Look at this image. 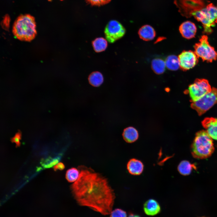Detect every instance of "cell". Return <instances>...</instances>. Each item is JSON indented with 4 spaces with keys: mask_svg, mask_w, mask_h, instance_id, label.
Here are the masks:
<instances>
[{
    "mask_svg": "<svg viewBox=\"0 0 217 217\" xmlns=\"http://www.w3.org/2000/svg\"><path fill=\"white\" fill-rule=\"evenodd\" d=\"M65 168V165L64 164L61 162L57 163L53 167L54 170L56 171L57 170H62Z\"/></svg>",
    "mask_w": 217,
    "mask_h": 217,
    "instance_id": "cell-26",
    "label": "cell"
},
{
    "mask_svg": "<svg viewBox=\"0 0 217 217\" xmlns=\"http://www.w3.org/2000/svg\"><path fill=\"white\" fill-rule=\"evenodd\" d=\"M198 58L194 52L183 51L178 56L180 67L185 71L192 68L198 63Z\"/></svg>",
    "mask_w": 217,
    "mask_h": 217,
    "instance_id": "cell-9",
    "label": "cell"
},
{
    "mask_svg": "<svg viewBox=\"0 0 217 217\" xmlns=\"http://www.w3.org/2000/svg\"><path fill=\"white\" fill-rule=\"evenodd\" d=\"M61 0V1H62V0Z\"/></svg>",
    "mask_w": 217,
    "mask_h": 217,
    "instance_id": "cell-28",
    "label": "cell"
},
{
    "mask_svg": "<svg viewBox=\"0 0 217 217\" xmlns=\"http://www.w3.org/2000/svg\"><path fill=\"white\" fill-rule=\"evenodd\" d=\"M12 32L14 36L20 40L26 42L32 40L37 34L34 17L29 14L20 15L14 23Z\"/></svg>",
    "mask_w": 217,
    "mask_h": 217,
    "instance_id": "cell-3",
    "label": "cell"
},
{
    "mask_svg": "<svg viewBox=\"0 0 217 217\" xmlns=\"http://www.w3.org/2000/svg\"><path fill=\"white\" fill-rule=\"evenodd\" d=\"M128 217H140L138 215H134L133 214H130Z\"/></svg>",
    "mask_w": 217,
    "mask_h": 217,
    "instance_id": "cell-27",
    "label": "cell"
},
{
    "mask_svg": "<svg viewBox=\"0 0 217 217\" xmlns=\"http://www.w3.org/2000/svg\"><path fill=\"white\" fill-rule=\"evenodd\" d=\"M202 124L211 138L217 140V118H205L202 121Z\"/></svg>",
    "mask_w": 217,
    "mask_h": 217,
    "instance_id": "cell-10",
    "label": "cell"
},
{
    "mask_svg": "<svg viewBox=\"0 0 217 217\" xmlns=\"http://www.w3.org/2000/svg\"><path fill=\"white\" fill-rule=\"evenodd\" d=\"M127 167L128 172L134 175H140L144 169V165L142 162L135 158L131 159L128 161Z\"/></svg>",
    "mask_w": 217,
    "mask_h": 217,
    "instance_id": "cell-12",
    "label": "cell"
},
{
    "mask_svg": "<svg viewBox=\"0 0 217 217\" xmlns=\"http://www.w3.org/2000/svg\"><path fill=\"white\" fill-rule=\"evenodd\" d=\"M88 80L91 85L97 87L100 86L103 83L104 78L102 74L100 72L94 71L90 74Z\"/></svg>",
    "mask_w": 217,
    "mask_h": 217,
    "instance_id": "cell-16",
    "label": "cell"
},
{
    "mask_svg": "<svg viewBox=\"0 0 217 217\" xmlns=\"http://www.w3.org/2000/svg\"><path fill=\"white\" fill-rule=\"evenodd\" d=\"M165 62L166 68L170 70H177L180 67L178 57L175 55H171L168 56Z\"/></svg>",
    "mask_w": 217,
    "mask_h": 217,
    "instance_id": "cell-20",
    "label": "cell"
},
{
    "mask_svg": "<svg viewBox=\"0 0 217 217\" xmlns=\"http://www.w3.org/2000/svg\"><path fill=\"white\" fill-rule=\"evenodd\" d=\"M151 67L152 70L155 73L160 74L164 72L166 65L165 61L163 60L157 58L152 60Z\"/></svg>",
    "mask_w": 217,
    "mask_h": 217,
    "instance_id": "cell-19",
    "label": "cell"
},
{
    "mask_svg": "<svg viewBox=\"0 0 217 217\" xmlns=\"http://www.w3.org/2000/svg\"><path fill=\"white\" fill-rule=\"evenodd\" d=\"M70 188L80 206L103 215L110 214L115 195L107 179L101 174L89 169L81 168L78 179Z\"/></svg>",
    "mask_w": 217,
    "mask_h": 217,
    "instance_id": "cell-1",
    "label": "cell"
},
{
    "mask_svg": "<svg viewBox=\"0 0 217 217\" xmlns=\"http://www.w3.org/2000/svg\"><path fill=\"white\" fill-rule=\"evenodd\" d=\"M21 134L20 132L19 131L11 139V141L12 143H16V147H19L20 145V140L21 139Z\"/></svg>",
    "mask_w": 217,
    "mask_h": 217,
    "instance_id": "cell-25",
    "label": "cell"
},
{
    "mask_svg": "<svg viewBox=\"0 0 217 217\" xmlns=\"http://www.w3.org/2000/svg\"><path fill=\"white\" fill-rule=\"evenodd\" d=\"M212 90L208 80L203 79H196L188 87V92L192 102L196 101Z\"/></svg>",
    "mask_w": 217,
    "mask_h": 217,
    "instance_id": "cell-7",
    "label": "cell"
},
{
    "mask_svg": "<svg viewBox=\"0 0 217 217\" xmlns=\"http://www.w3.org/2000/svg\"><path fill=\"white\" fill-rule=\"evenodd\" d=\"M138 33L140 38L146 41L153 40L156 35L154 29L149 25L142 26L139 30Z\"/></svg>",
    "mask_w": 217,
    "mask_h": 217,
    "instance_id": "cell-13",
    "label": "cell"
},
{
    "mask_svg": "<svg viewBox=\"0 0 217 217\" xmlns=\"http://www.w3.org/2000/svg\"><path fill=\"white\" fill-rule=\"evenodd\" d=\"M197 28L194 24L189 21L182 23L179 27V30L182 36L184 38L190 39L194 37Z\"/></svg>",
    "mask_w": 217,
    "mask_h": 217,
    "instance_id": "cell-11",
    "label": "cell"
},
{
    "mask_svg": "<svg viewBox=\"0 0 217 217\" xmlns=\"http://www.w3.org/2000/svg\"><path fill=\"white\" fill-rule=\"evenodd\" d=\"M178 12L187 18L193 16L203 26L212 23L213 4L207 0H174Z\"/></svg>",
    "mask_w": 217,
    "mask_h": 217,
    "instance_id": "cell-2",
    "label": "cell"
},
{
    "mask_svg": "<svg viewBox=\"0 0 217 217\" xmlns=\"http://www.w3.org/2000/svg\"><path fill=\"white\" fill-rule=\"evenodd\" d=\"M60 156H57L54 158L50 157L41 160L40 163L45 168H49L56 165L60 160Z\"/></svg>",
    "mask_w": 217,
    "mask_h": 217,
    "instance_id": "cell-22",
    "label": "cell"
},
{
    "mask_svg": "<svg viewBox=\"0 0 217 217\" xmlns=\"http://www.w3.org/2000/svg\"><path fill=\"white\" fill-rule=\"evenodd\" d=\"M143 209L145 213L149 215H155L158 213L161 210L158 203L153 199H150L145 203Z\"/></svg>",
    "mask_w": 217,
    "mask_h": 217,
    "instance_id": "cell-14",
    "label": "cell"
},
{
    "mask_svg": "<svg viewBox=\"0 0 217 217\" xmlns=\"http://www.w3.org/2000/svg\"><path fill=\"white\" fill-rule=\"evenodd\" d=\"M124 140L127 143H132L136 141L139 137L137 130L132 127H129L125 128L122 133Z\"/></svg>",
    "mask_w": 217,
    "mask_h": 217,
    "instance_id": "cell-15",
    "label": "cell"
},
{
    "mask_svg": "<svg viewBox=\"0 0 217 217\" xmlns=\"http://www.w3.org/2000/svg\"><path fill=\"white\" fill-rule=\"evenodd\" d=\"M79 171L75 168H72L68 169L66 173V179L69 182H75L79 177Z\"/></svg>",
    "mask_w": 217,
    "mask_h": 217,
    "instance_id": "cell-21",
    "label": "cell"
},
{
    "mask_svg": "<svg viewBox=\"0 0 217 217\" xmlns=\"http://www.w3.org/2000/svg\"><path fill=\"white\" fill-rule=\"evenodd\" d=\"M194 48L197 55L203 61L212 62L217 58V52L209 44L206 35L201 37L199 42L195 44Z\"/></svg>",
    "mask_w": 217,
    "mask_h": 217,
    "instance_id": "cell-5",
    "label": "cell"
},
{
    "mask_svg": "<svg viewBox=\"0 0 217 217\" xmlns=\"http://www.w3.org/2000/svg\"><path fill=\"white\" fill-rule=\"evenodd\" d=\"M193 168L195 169H196L195 165L187 160L181 161L178 167V171L180 173L183 175H189Z\"/></svg>",
    "mask_w": 217,
    "mask_h": 217,
    "instance_id": "cell-17",
    "label": "cell"
},
{
    "mask_svg": "<svg viewBox=\"0 0 217 217\" xmlns=\"http://www.w3.org/2000/svg\"><path fill=\"white\" fill-rule=\"evenodd\" d=\"M92 45L94 50L97 52L105 51L108 46L107 40L103 37L96 38L92 42Z\"/></svg>",
    "mask_w": 217,
    "mask_h": 217,
    "instance_id": "cell-18",
    "label": "cell"
},
{
    "mask_svg": "<svg viewBox=\"0 0 217 217\" xmlns=\"http://www.w3.org/2000/svg\"><path fill=\"white\" fill-rule=\"evenodd\" d=\"M124 28L118 21L111 20L107 24L104 30L106 39L112 43L121 38L125 34Z\"/></svg>",
    "mask_w": 217,
    "mask_h": 217,
    "instance_id": "cell-8",
    "label": "cell"
},
{
    "mask_svg": "<svg viewBox=\"0 0 217 217\" xmlns=\"http://www.w3.org/2000/svg\"><path fill=\"white\" fill-rule=\"evenodd\" d=\"M110 215V217H127L126 212L119 209L112 210Z\"/></svg>",
    "mask_w": 217,
    "mask_h": 217,
    "instance_id": "cell-23",
    "label": "cell"
},
{
    "mask_svg": "<svg viewBox=\"0 0 217 217\" xmlns=\"http://www.w3.org/2000/svg\"><path fill=\"white\" fill-rule=\"evenodd\" d=\"M214 150L213 141L206 131L196 133L191 146V153L194 158L204 159L209 157Z\"/></svg>",
    "mask_w": 217,
    "mask_h": 217,
    "instance_id": "cell-4",
    "label": "cell"
},
{
    "mask_svg": "<svg viewBox=\"0 0 217 217\" xmlns=\"http://www.w3.org/2000/svg\"><path fill=\"white\" fill-rule=\"evenodd\" d=\"M87 2L92 5L100 6L106 4L111 0H86Z\"/></svg>",
    "mask_w": 217,
    "mask_h": 217,
    "instance_id": "cell-24",
    "label": "cell"
},
{
    "mask_svg": "<svg viewBox=\"0 0 217 217\" xmlns=\"http://www.w3.org/2000/svg\"><path fill=\"white\" fill-rule=\"evenodd\" d=\"M217 103V89L214 87L196 101L193 102L191 107L201 116Z\"/></svg>",
    "mask_w": 217,
    "mask_h": 217,
    "instance_id": "cell-6",
    "label": "cell"
}]
</instances>
